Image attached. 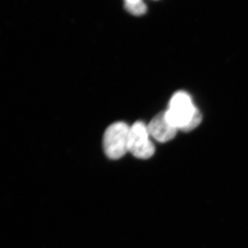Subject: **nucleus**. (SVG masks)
<instances>
[{
  "label": "nucleus",
  "instance_id": "obj_1",
  "mask_svg": "<svg viewBox=\"0 0 248 248\" xmlns=\"http://www.w3.org/2000/svg\"><path fill=\"white\" fill-rule=\"evenodd\" d=\"M166 119L176 128L190 131L198 126L202 117L187 93H176L170 101L169 108L165 112Z\"/></svg>",
  "mask_w": 248,
  "mask_h": 248
},
{
  "label": "nucleus",
  "instance_id": "obj_2",
  "mask_svg": "<svg viewBox=\"0 0 248 248\" xmlns=\"http://www.w3.org/2000/svg\"><path fill=\"white\" fill-rule=\"evenodd\" d=\"M130 128L122 122H115L108 127L103 138V147L109 159H120L128 153Z\"/></svg>",
  "mask_w": 248,
  "mask_h": 248
},
{
  "label": "nucleus",
  "instance_id": "obj_3",
  "mask_svg": "<svg viewBox=\"0 0 248 248\" xmlns=\"http://www.w3.org/2000/svg\"><path fill=\"white\" fill-rule=\"evenodd\" d=\"M150 138L148 125L141 122H135L129 132V153L138 159H150L155 152L154 144Z\"/></svg>",
  "mask_w": 248,
  "mask_h": 248
},
{
  "label": "nucleus",
  "instance_id": "obj_4",
  "mask_svg": "<svg viewBox=\"0 0 248 248\" xmlns=\"http://www.w3.org/2000/svg\"><path fill=\"white\" fill-rule=\"evenodd\" d=\"M148 128L151 137L161 143L170 141L177 131V129L166 119L165 112L155 116L148 124Z\"/></svg>",
  "mask_w": 248,
  "mask_h": 248
},
{
  "label": "nucleus",
  "instance_id": "obj_5",
  "mask_svg": "<svg viewBox=\"0 0 248 248\" xmlns=\"http://www.w3.org/2000/svg\"><path fill=\"white\" fill-rule=\"evenodd\" d=\"M127 11L134 16H140L146 14L147 6L143 0H124Z\"/></svg>",
  "mask_w": 248,
  "mask_h": 248
}]
</instances>
